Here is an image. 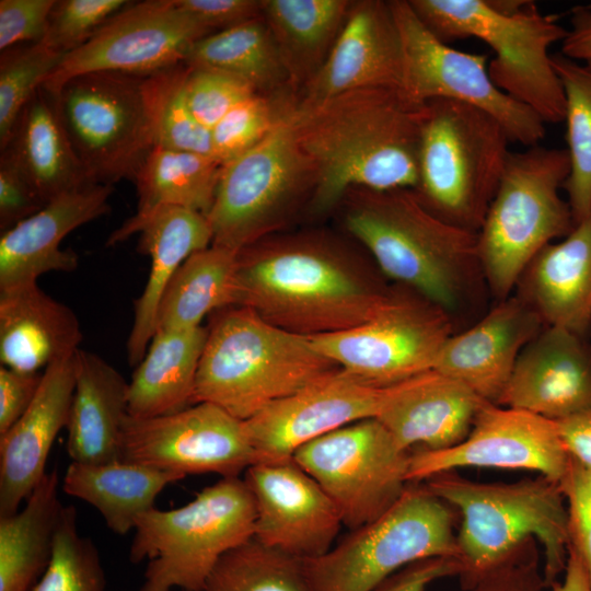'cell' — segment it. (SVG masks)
Segmentation results:
<instances>
[{"label": "cell", "mask_w": 591, "mask_h": 591, "mask_svg": "<svg viewBox=\"0 0 591 591\" xmlns=\"http://www.w3.org/2000/svg\"><path fill=\"white\" fill-rule=\"evenodd\" d=\"M293 130L314 170L312 209H332L352 188L412 189L427 104L403 89L348 91L302 105L289 102Z\"/></svg>", "instance_id": "cell-1"}, {"label": "cell", "mask_w": 591, "mask_h": 591, "mask_svg": "<svg viewBox=\"0 0 591 591\" xmlns=\"http://www.w3.org/2000/svg\"><path fill=\"white\" fill-rule=\"evenodd\" d=\"M396 296L318 240H259L239 252L234 305L294 334L314 337L358 326Z\"/></svg>", "instance_id": "cell-2"}, {"label": "cell", "mask_w": 591, "mask_h": 591, "mask_svg": "<svg viewBox=\"0 0 591 591\" xmlns=\"http://www.w3.org/2000/svg\"><path fill=\"white\" fill-rule=\"evenodd\" d=\"M349 192L345 224L386 276L412 288L453 322L487 288L477 233L440 219L412 189Z\"/></svg>", "instance_id": "cell-3"}, {"label": "cell", "mask_w": 591, "mask_h": 591, "mask_svg": "<svg viewBox=\"0 0 591 591\" xmlns=\"http://www.w3.org/2000/svg\"><path fill=\"white\" fill-rule=\"evenodd\" d=\"M218 312L207 328L193 405L211 403L245 421L339 369L310 337L282 329L246 306Z\"/></svg>", "instance_id": "cell-4"}, {"label": "cell", "mask_w": 591, "mask_h": 591, "mask_svg": "<svg viewBox=\"0 0 591 591\" xmlns=\"http://www.w3.org/2000/svg\"><path fill=\"white\" fill-rule=\"evenodd\" d=\"M460 517L456 542L461 586L535 538L543 547L546 587L564 573L568 552V513L559 483L545 476L515 483H479L449 471L424 482Z\"/></svg>", "instance_id": "cell-5"}, {"label": "cell", "mask_w": 591, "mask_h": 591, "mask_svg": "<svg viewBox=\"0 0 591 591\" xmlns=\"http://www.w3.org/2000/svg\"><path fill=\"white\" fill-rule=\"evenodd\" d=\"M441 42L477 38L494 51L488 73L502 92L535 112L545 124L564 121L566 101L553 67L552 45L568 30L532 1L514 13L497 10L490 0H408Z\"/></svg>", "instance_id": "cell-6"}, {"label": "cell", "mask_w": 591, "mask_h": 591, "mask_svg": "<svg viewBox=\"0 0 591 591\" xmlns=\"http://www.w3.org/2000/svg\"><path fill=\"white\" fill-rule=\"evenodd\" d=\"M569 172L567 150L536 144L510 151L477 232L482 270L497 302L511 296L522 271L544 246L573 230L571 208L559 194Z\"/></svg>", "instance_id": "cell-7"}, {"label": "cell", "mask_w": 591, "mask_h": 591, "mask_svg": "<svg viewBox=\"0 0 591 591\" xmlns=\"http://www.w3.org/2000/svg\"><path fill=\"white\" fill-rule=\"evenodd\" d=\"M255 503L241 477H225L171 510L138 518L129 560H147L139 591H200L231 549L254 537Z\"/></svg>", "instance_id": "cell-8"}, {"label": "cell", "mask_w": 591, "mask_h": 591, "mask_svg": "<svg viewBox=\"0 0 591 591\" xmlns=\"http://www.w3.org/2000/svg\"><path fill=\"white\" fill-rule=\"evenodd\" d=\"M426 104L414 193L440 219L477 233L511 141L503 127L477 107L451 100Z\"/></svg>", "instance_id": "cell-9"}, {"label": "cell", "mask_w": 591, "mask_h": 591, "mask_svg": "<svg viewBox=\"0 0 591 591\" xmlns=\"http://www.w3.org/2000/svg\"><path fill=\"white\" fill-rule=\"evenodd\" d=\"M457 512L420 483L374 521L344 536L324 555L303 560L310 591H373L420 559H460ZM461 560V559H460Z\"/></svg>", "instance_id": "cell-10"}, {"label": "cell", "mask_w": 591, "mask_h": 591, "mask_svg": "<svg viewBox=\"0 0 591 591\" xmlns=\"http://www.w3.org/2000/svg\"><path fill=\"white\" fill-rule=\"evenodd\" d=\"M54 99L89 182L132 181L154 148L144 77L85 73L68 80Z\"/></svg>", "instance_id": "cell-11"}, {"label": "cell", "mask_w": 591, "mask_h": 591, "mask_svg": "<svg viewBox=\"0 0 591 591\" xmlns=\"http://www.w3.org/2000/svg\"><path fill=\"white\" fill-rule=\"evenodd\" d=\"M313 185V165L299 146L287 102L267 136L223 165L207 215L211 244L240 252L264 239Z\"/></svg>", "instance_id": "cell-12"}, {"label": "cell", "mask_w": 591, "mask_h": 591, "mask_svg": "<svg viewBox=\"0 0 591 591\" xmlns=\"http://www.w3.org/2000/svg\"><path fill=\"white\" fill-rule=\"evenodd\" d=\"M409 450L378 418L338 428L298 449L292 459L329 496L355 530L393 507L410 484Z\"/></svg>", "instance_id": "cell-13"}, {"label": "cell", "mask_w": 591, "mask_h": 591, "mask_svg": "<svg viewBox=\"0 0 591 591\" xmlns=\"http://www.w3.org/2000/svg\"><path fill=\"white\" fill-rule=\"evenodd\" d=\"M403 49V90L415 102L451 100L493 116L511 142L540 144L545 123L493 82L487 56L454 49L436 37L409 1H390Z\"/></svg>", "instance_id": "cell-14"}, {"label": "cell", "mask_w": 591, "mask_h": 591, "mask_svg": "<svg viewBox=\"0 0 591 591\" xmlns=\"http://www.w3.org/2000/svg\"><path fill=\"white\" fill-rule=\"evenodd\" d=\"M453 331V320L437 305L421 297L396 296L366 323L310 338L339 369L387 387L432 371Z\"/></svg>", "instance_id": "cell-15"}, {"label": "cell", "mask_w": 591, "mask_h": 591, "mask_svg": "<svg viewBox=\"0 0 591 591\" xmlns=\"http://www.w3.org/2000/svg\"><path fill=\"white\" fill-rule=\"evenodd\" d=\"M209 34L177 0L130 2L67 54L42 86L55 96L85 73L150 76L184 63L192 45Z\"/></svg>", "instance_id": "cell-16"}, {"label": "cell", "mask_w": 591, "mask_h": 591, "mask_svg": "<svg viewBox=\"0 0 591 591\" xmlns=\"http://www.w3.org/2000/svg\"><path fill=\"white\" fill-rule=\"evenodd\" d=\"M119 460L173 472L241 477L258 463L244 421L211 403L157 417L126 416Z\"/></svg>", "instance_id": "cell-17"}, {"label": "cell", "mask_w": 591, "mask_h": 591, "mask_svg": "<svg viewBox=\"0 0 591 591\" xmlns=\"http://www.w3.org/2000/svg\"><path fill=\"white\" fill-rule=\"evenodd\" d=\"M568 461L555 420L485 402L462 442L410 452L407 479L421 483L461 467H495L532 471L559 483Z\"/></svg>", "instance_id": "cell-18"}, {"label": "cell", "mask_w": 591, "mask_h": 591, "mask_svg": "<svg viewBox=\"0 0 591 591\" xmlns=\"http://www.w3.org/2000/svg\"><path fill=\"white\" fill-rule=\"evenodd\" d=\"M390 386L370 385L337 369L244 421L259 462L292 459L310 441L352 422L376 418Z\"/></svg>", "instance_id": "cell-19"}, {"label": "cell", "mask_w": 591, "mask_h": 591, "mask_svg": "<svg viewBox=\"0 0 591 591\" xmlns=\"http://www.w3.org/2000/svg\"><path fill=\"white\" fill-rule=\"evenodd\" d=\"M243 479L255 503L257 542L301 560L333 547L344 525L339 511L293 459L256 463Z\"/></svg>", "instance_id": "cell-20"}, {"label": "cell", "mask_w": 591, "mask_h": 591, "mask_svg": "<svg viewBox=\"0 0 591 591\" xmlns=\"http://www.w3.org/2000/svg\"><path fill=\"white\" fill-rule=\"evenodd\" d=\"M403 89V49L390 1H352L327 58L301 88L298 104L359 89Z\"/></svg>", "instance_id": "cell-21"}, {"label": "cell", "mask_w": 591, "mask_h": 591, "mask_svg": "<svg viewBox=\"0 0 591 591\" xmlns=\"http://www.w3.org/2000/svg\"><path fill=\"white\" fill-rule=\"evenodd\" d=\"M497 405L555 421L591 410V344L544 326L521 351Z\"/></svg>", "instance_id": "cell-22"}, {"label": "cell", "mask_w": 591, "mask_h": 591, "mask_svg": "<svg viewBox=\"0 0 591 591\" xmlns=\"http://www.w3.org/2000/svg\"><path fill=\"white\" fill-rule=\"evenodd\" d=\"M139 234L138 248L150 257V271L135 301L134 322L127 339V357L137 367L155 334L158 309L163 293L181 265L195 252L212 243L208 218L176 206L138 211L108 237L113 246Z\"/></svg>", "instance_id": "cell-23"}, {"label": "cell", "mask_w": 591, "mask_h": 591, "mask_svg": "<svg viewBox=\"0 0 591 591\" xmlns=\"http://www.w3.org/2000/svg\"><path fill=\"white\" fill-rule=\"evenodd\" d=\"M537 314L515 294L498 301L468 328L452 334L433 371L498 404L523 348L542 331Z\"/></svg>", "instance_id": "cell-24"}, {"label": "cell", "mask_w": 591, "mask_h": 591, "mask_svg": "<svg viewBox=\"0 0 591 591\" xmlns=\"http://www.w3.org/2000/svg\"><path fill=\"white\" fill-rule=\"evenodd\" d=\"M112 193L113 185L86 183L1 233L0 290L37 281L46 273L76 270L79 257L71 248H61V242L71 231L107 213Z\"/></svg>", "instance_id": "cell-25"}, {"label": "cell", "mask_w": 591, "mask_h": 591, "mask_svg": "<svg viewBox=\"0 0 591 591\" xmlns=\"http://www.w3.org/2000/svg\"><path fill=\"white\" fill-rule=\"evenodd\" d=\"M74 356L44 370L27 410L0 434V515L16 513L47 473L53 443L69 419L76 386Z\"/></svg>", "instance_id": "cell-26"}, {"label": "cell", "mask_w": 591, "mask_h": 591, "mask_svg": "<svg viewBox=\"0 0 591 591\" xmlns=\"http://www.w3.org/2000/svg\"><path fill=\"white\" fill-rule=\"evenodd\" d=\"M485 402L467 386L432 370L390 386L376 418L402 448L438 451L467 437Z\"/></svg>", "instance_id": "cell-27"}, {"label": "cell", "mask_w": 591, "mask_h": 591, "mask_svg": "<svg viewBox=\"0 0 591 591\" xmlns=\"http://www.w3.org/2000/svg\"><path fill=\"white\" fill-rule=\"evenodd\" d=\"M515 296L544 326L587 336L591 329V215L544 246L522 271Z\"/></svg>", "instance_id": "cell-28"}, {"label": "cell", "mask_w": 591, "mask_h": 591, "mask_svg": "<svg viewBox=\"0 0 591 591\" xmlns=\"http://www.w3.org/2000/svg\"><path fill=\"white\" fill-rule=\"evenodd\" d=\"M83 339L76 313L37 281L0 290V361L22 372H42L73 356Z\"/></svg>", "instance_id": "cell-29"}, {"label": "cell", "mask_w": 591, "mask_h": 591, "mask_svg": "<svg viewBox=\"0 0 591 591\" xmlns=\"http://www.w3.org/2000/svg\"><path fill=\"white\" fill-rule=\"evenodd\" d=\"M76 386L67 424V452L72 462L119 461L123 422L128 415V385L102 357L78 349Z\"/></svg>", "instance_id": "cell-30"}, {"label": "cell", "mask_w": 591, "mask_h": 591, "mask_svg": "<svg viewBox=\"0 0 591 591\" xmlns=\"http://www.w3.org/2000/svg\"><path fill=\"white\" fill-rule=\"evenodd\" d=\"M206 339L202 326L155 332L128 385V415L157 417L193 405Z\"/></svg>", "instance_id": "cell-31"}, {"label": "cell", "mask_w": 591, "mask_h": 591, "mask_svg": "<svg viewBox=\"0 0 591 591\" xmlns=\"http://www.w3.org/2000/svg\"><path fill=\"white\" fill-rule=\"evenodd\" d=\"M8 150L44 202L89 182L61 125L54 96L40 86L25 105Z\"/></svg>", "instance_id": "cell-32"}, {"label": "cell", "mask_w": 591, "mask_h": 591, "mask_svg": "<svg viewBox=\"0 0 591 591\" xmlns=\"http://www.w3.org/2000/svg\"><path fill=\"white\" fill-rule=\"evenodd\" d=\"M183 475L155 467L114 461L100 464L71 462L62 490L94 507L107 528L118 535L135 529L140 515L154 508L160 493Z\"/></svg>", "instance_id": "cell-33"}, {"label": "cell", "mask_w": 591, "mask_h": 591, "mask_svg": "<svg viewBox=\"0 0 591 591\" xmlns=\"http://www.w3.org/2000/svg\"><path fill=\"white\" fill-rule=\"evenodd\" d=\"M59 484L55 467L22 510L0 515V591H32L48 567L63 509Z\"/></svg>", "instance_id": "cell-34"}, {"label": "cell", "mask_w": 591, "mask_h": 591, "mask_svg": "<svg viewBox=\"0 0 591 591\" xmlns=\"http://www.w3.org/2000/svg\"><path fill=\"white\" fill-rule=\"evenodd\" d=\"M352 1L264 0V18L279 49L290 84L302 88L327 58Z\"/></svg>", "instance_id": "cell-35"}, {"label": "cell", "mask_w": 591, "mask_h": 591, "mask_svg": "<svg viewBox=\"0 0 591 591\" xmlns=\"http://www.w3.org/2000/svg\"><path fill=\"white\" fill-rule=\"evenodd\" d=\"M237 257L213 244L192 254L163 293L155 332L196 328L207 314L234 305Z\"/></svg>", "instance_id": "cell-36"}, {"label": "cell", "mask_w": 591, "mask_h": 591, "mask_svg": "<svg viewBox=\"0 0 591 591\" xmlns=\"http://www.w3.org/2000/svg\"><path fill=\"white\" fill-rule=\"evenodd\" d=\"M184 63L227 72L264 95L290 84L279 49L263 16L201 37L192 45Z\"/></svg>", "instance_id": "cell-37"}, {"label": "cell", "mask_w": 591, "mask_h": 591, "mask_svg": "<svg viewBox=\"0 0 591 591\" xmlns=\"http://www.w3.org/2000/svg\"><path fill=\"white\" fill-rule=\"evenodd\" d=\"M222 167L210 155L154 147L132 179L138 195L137 210L176 206L207 217Z\"/></svg>", "instance_id": "cell-38"}, {"label": "cell", "mask_w": 591, "mask_h": 591, "mask_svg": "<svg viewBox=\"0 0 591 591\" xmlns=\"http://www.w3.org/2000/svg\"><path fill=\"white\" fill-rule=\"evenodd\" d=\"M552 63L565 93L570 172L564 188L577 224L591 215V68L561 53Z\"/></svg>", "instance_id": "cell-39"}, {"label": "cell", "mask_w": 591, "mask_h": 591, "mask_svg": "<svg viewBox=\"0 0 591 591\" xmlns=\"http://www.w3.org/2000/svg\"><path fill=\"white\" fill-rule=\"evenodd\" d=\"M200 591H310L303 560L254 537L224 554Z\"/></svg>", "instance_id": "cell-40"}, {"label": "cell", "mask_w": 591, "mask_h": 591, "mask_svg": "<svg viewBox=\"0 0 591 591\" xmlns=\"http://www.w3.org/2000/svg\"><path fill=\"white\" fill-rule=\"evenodd\" d=\"M187 65L146 76L154 147L213 157L211 130L192 114L184 93Z\"/></svg>", "instance_id": "cell-41"}, {"label": "cell", "mask_w": 591, "mask_h": 591, "mask_svg": "<svg viewBox=\"0 0 591 591\" xmlns=\"http://www.w3.org/2000/svg\"><path fill=\"white\" fill-rule=\"evenodd\" d=\"M106 578L95 544L80 535L78 513L63 506L50 563L32 591H105Z\"/></svg>", "instance_id": "cell-42"}, {"label": "cell", "mask_w": 591, "mask_h": 591, "mask_svg": "<svg viewBox=\"0 0 591 591\" xmlns=\"http://www.w3.org/2000/svg\"><path fill=\"white\" fill-rule=\"evenodd\" d=\"M66 55L43 43L20 45L1 51L0 148L9 143L21 112Z\"/></svg>", "instance_id": "cell-43"}, {"label": "cell", "mask_w": 591, "mask_h": 591, "mask_svg": "<svg viewBox=\"0 0 591 591\" xmlns=\"http://www.w3.org/2000/svg\"><path fill=\"white\" fill-rule=\"evenodd\" d=\"M280 108L259 93L237 104L211 129L213 158L224 165L251 150L271 130Z\"/></svg>", "instance_id": "cell-44"}, {"label": "cell", "mask_w": 591, "mask_h": 591, "mask_svg": "<svg viewBox=\"0 0 591 591\" xmlns=\"http://www.w3.org/2000/svg\"><path fill=\"white\" fill-rule=\"evenodd\" d=\"M184 93L187 105L202 126L212 129L233 107L257 92L227 72L187 66Z\"/></svg>", "instance_id": "cell-45"}, {"label": "cell", "mask_w": 591, "mask_h": 591, "mask_svg": "<svg viewBox=\"0 0 591 591\" xmlns=\"http://www.w3.org/2000/svg\"><path fill=\"white\" fill-rule=\"evenodd\" d=\"M126 0H59L48 20L47 47L67 55L83 45L113 15L127 7Z\"/></svg>", "instance_id": "cell-46"}, {"label": "cell", "mask_w": 591, "mask_h": 591, "mask_svg": "<svg viewBox=\"0 0 591 591\" xmlns=\"http://www.w3.org/2000/svg\"><path fill=\"white\" fill-rule=\"evenodd\" d=\"M559 485L568 513V547L580 558L591 583V471L569 455Z\"/></svg>", "instance_id": "cell-47"}, {"label": "cell", "mask_w": 591, "mask_h": 591, "mask_svg": "<svg viewBox=\"0 0 591 591\" xmlns=\"http://www.w3.org/2000/svg\"><path fill=\"white\" fill-rule=\"evenodd\" d=\"M462 588L465 591H545L536 540L525 541L498 565Z\"/></svg>", "instance_id": "cell-48"}, {"label": "cell", "mask_w": 591, "mask_h": 591, "mask_svg": "<svg viewBox=\"0 0 591 591\" xmlns=\"http://www.w3.org/2000/svg\"><path fill=\"white\" fill-rule=\"evenodd\" d=\"M57 0H1L0 50L40 43Z\"/></svg>", "instance_id": "cell-49"}, {"label": "cell", "mask_w": 591, "mask_h": 591, "mask_svg": "<svg viewBox=\"0 0 591 591\" xmlns=\"http://www.w3.org/2000/svg\"><path fill=\"white\" fill-rule=\"evenodd\" d=\"M46 202L37 195L8 150L0 154V231L13 228Z\"/></svg>", "instance_id": "cell-50"}, {"label": "cell", "mask_w": 591, "mask_h": 591, "mask_svg": "<svg viewBox=\"0 0 591 591\" xmlns=\"http://www.w3.org/2000/svg\"><path fill=\"white\" fill-rule=\"evenodd\" d=\"M179 7L210 33L262 16L256 0H177Z\"/></svg>", "instance_id": "cell-51"}, {"label": "cell", "mask_w": 591, "mask_h": 591, "mask_svg": "<svg viewBox=\"0 0 591 591\" xmlns=\"http://www.w3.org/2000/svg\"><path fill=\"white\" fill-rule=\"evenodd\" d=\"M43 372H22L0 366V434L27 410L38 391Z\"/></svg>", "instance_id": "cell-52"}, {"label": "cell", "mask_w": 591, "mask_h": 591, "mask_svg": "<svg viewBox=\"0 0 591 591\" xmlns=\"http://www.w3.org/2000/svg\"><path fill=\"white\" fill-rule=\"evenodd\" d=\"M463 565L455 557H430L412 563L399 569L373 591H425L433 581L460 576Z\"/></svg>", "instance_id": "cell-53"}, {"label": "cell", "mask_w": 591, "mask_h": 591, "mask_svg": "<svg viewBox=\"0 0 591 591\" xmlns=\"http://www.w3.org/2000/svg\"><path fill=\"white\" fill-rule=\"evenodd\" d=\"M556 422L567 453L591 471V410Z\"/></svg>", "instance_id": "cell-54"}, {"label": "cell", "mask_w": 591, "mask_h": 591, "mask_svg": "<svg viewBox=\"0 0 591 591\" xmlns=\"http://www.w3.org/2000/svg\"><path fill=\"white\" fill-rule=\"evenodd\" d=\"M571 26L561 42V54L591 68V10L575 8Z\"/></svg>", "instance_id": "cell-55"}, {"label": "cell", "mask_w": 591, "mask_h": 591, "mask_svg": "<svg viewBox=\"0 0 591 591\" xmlns=\"http://www.w3.org/2000/svg\"><path fill=\"white\" fill-rule=\"evenodd\" d=\"M563 579L551 584V591H591L588 573L577 554L568 547Z\"/></svg>", "instance_id": "cell-56"}]
</instances>
